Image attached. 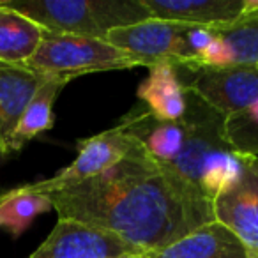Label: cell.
I'll return each mask as SVG.
<instances>
[{
    "instance_id": "cell-8",
    "label": "cell",
    "mask_w": 258,
    "mask_h": 258,
    "mask_svg": "<svg viewBox=\"0 0 258 258\" xmlns=\"http://www.w3.org/2000/svg\"><path fill=\"white\" fill-rule=\"evenodd\" d=\"M147 254L110 232L58 219L55 228L29 258H120Z\"/></svg>"
},
{
    "instance_id": "cell-18",
    "label": "cell",
    "mask_w": 258,
    "mask_h": 258,
    "mask_svg": "<svg viewBox=\"0 0 258 258\" xmlns=\"http://www.w3.org/2000/svg\"><path fill=\"white\" fill-rule=\"evenodd\" d=\"M53 205L48 195L36 193L29 186L4 191L0 195V228L18 239L37 216L51 211Z\"/></svg>"
},
{
    "instance_id": "cell-15",
    "label": "cell",
    "mask_w": 258,
    "mask_h": 258,
    "mask_svg": "<svg viewBox=\"0 0 258 258\" xmlns=\"http://www.w3.org/2000/svg\"><path fill=\"white\" fill-rule=\"evenodd\" d=\"M138 99L161 120H180L186 113V94L175 66L161 60L149 68V76L138 89Z\"/></svg>"
},
{
    "instance_id": "cell-10",
    "label": "cell",
    "mask_w": 258,
    "mask_h": 258,
    "mask_svg": "<svg viewBox=\"0 0 258 258\" xmlns=\"http://www.w3.org/2000/svg\"><path fill=\"white\" fill-rule=\"evenodd\" d=\"M211 29L212 43L191 66H258V0H249L247 11L233 23Z\"/></svg>"
},
{
    "instance_id": "cell-16",
    "label": "cell",
    "mask_w": 258,
    "mask_h": 258,
    "mask_svg": "<svg viewBox=\"0 0 258 258\" xmlns=\"http://www.w3.org/2000/svg\"><path fill=\"white\" fill-rule=\"evenodd\" d=\"M68 83L69 80L60 78V76H46L44 78V82L36 90L30 103L27 104L15 133H13L11 142H9V154L22 151L30 140L53 127L55 99Z\"/></svg>"
},
{
    "instance_id": "cell-13",
    "label": "cell",
    "mask_w": 258,
    "mask_h": 258,
    "mask_svg": "<svg viewBox=\"0 0 258 258\" xmlns=\"http://www.w3.org/2000/svg\"><path fill=\"white\" fill-rule=\"evenodd\" d=\"M44 78L23 66L0 62V156H9L13 133Z\"/></svg>"
},
{
    "instance_id": "cell-19",
    "label": "cell",
    "mask_w": 258,
    "mask_h": 258,
    "mask_svg": "<svg viewBox=\"0 0 258 258\" xmlns=\"http://www.w3.org/2000/svg\"><path fill=\"white\" fill-rule=\"evenodd\" d=\"M225 133L235 152L258 156V101L240 113L226 117Z\"/></svg>"
},
{
    "instance_id": "cell-9",
    "label": "cell",
    "mask_w": 258,
    "mask_h": 258,
    "mask_svg": "<svg viewBox=\"0 0 258 258\" xmlns=\"http://www.w3.org/2000/svg\"><path fill=\"white\" fill-rule=\"evenodd\" d=\"M184 30V23L151 18L124 29L111 30L108 32L106 41L135 58L140 66L151 68L161 60H175Z\"/></svg>"
},
{
    "instance_id": "cell-17",
    "label": "cell",
    "mask_w": 258,
    "mask_h": 258,
    "mask_svg": "<svg viewBox=\"0 0 258 258\" xmlns=\"http://www.w3.org/2000/svg\"><path fill=\"white\" fill-rule=\"evenodd\" d=\"M43 32L32 20L0 4V62L23 66L39 48Z\"/></svg>"
},
{
    "instance_id": "cell-5",
    "label": "cell",
    "mask_w": 258,
    "mask_h": 258,
    "mask_svg": "<svg viewBox=\"0 0 258 258\" xmlns=\"http://www.w3.org/2000/svg\"><path fill=\"white\" fill-rule=\"evenodd\" d=\"M173 66L182 87L225 117L240 113L258 101V66Z\"/></svg>"
},
{
    "instance_id": "cell-11",
    "label": "cell",
    "mask_w": 258,
    "mask_h": 258,
    "mask_svg": "<svg viewBox=\"0 0 258 258\" xmlns=\"http://www.w3.org/2000/svg\"><path fill=\"white\" fill-rule=\"evenodd\" d=\"M118 125L131 135L154 161L163 166L172 165L182 151L186 137L182 118L161 120L154 117L140 101L127 115L122 117Z\"/></svg>"
},
{
    "instance_id": "cell-20",
    "label": "cell",
    "mask_w": 258,
    "mask_h": 258,
    "mask_svg": "<svg viewBox=\"0 0 258 258\" xmlns=\"http://www.w3.org/2000/svg\"><path fill=\"white\" fill-rule=\"evenodd\" d=\"M120 258H147V254H131V256H120Z\"/></svg>"
},
{
    "instance_id": "cell-7",
    "label": "cell",
    "mask_w": 258,
    "mask_h": 258,
    "mask_svg": "<svg viewBox=\"0 0 258 258\" xmlns=\"http://www.w3.org/2000/svg\"><path fill=\"white\" fill-rule=\"evenodd\" d=\"M138 147L140 144L117 124L115 127L103 131L96 137L80 140L76 159L64 170H60L57 175L27 186L36 193L46 195L57 187L82 182L85 179L104 173Z\"/></svg>"
},
{
    "instance_id": "cell-14",
    "label": "cell",
    "mask_w": 258,
    "mask_h": 258,
    "mask_svg": "<svg viewBox=\"0 0 258 258\" xmlns=\"http://www.w3.org/2000/svg\"><path fill=\"white\" fill-rule=\"evenodd\" d=\"M147 258H249L247 251L230 230L209 223L186 237L147 253Z\"/></svg>"
},
{
    "instance_id": "cell-4",
    "label": "cell",
    "mask_w": 258,
    "mask_h": 258,
    "mask_svg": "<svg viewBox=\"0 0 258 258\" xmlns=\"http://www.w3.org/2000/svg\"><path fill=\"white\" fill-rule=\"evenodd\" d=\"M138 62L104 39L69 34L43 32L39 48L23 68L43 76L73 78L89 73L122 71L138 68Z\"/></svg>"
},
{
    "instance_id": "cell-6",
    "label": "cell",
    "mask_w": 258,
    "mask_h": 258,
    "mask_svg": "<svg viewBox=\"0 0 258 258\" xmlns=\"http://www.w3.org/2000/svg\"><path fill=\"white\" fill-rule=\"evenodd\" d=\"M214 221L239 239L247 256L258 258V156H244L237 177L212 200Z\"/></svg>"
},
{
    "instance_id": "cell-2",
    "label": "cell",
    "mask_w": 258,
    "mask_h": 258,
    "mask_svg": "<svg viewBox=\"0 0 258 258\" xmlns=\"http://www.w3.org/2000/svg\"><path fill=\"white\" fill-rule=\"evenodd\" d=\"M184 94V145L175 161L166 168L182 177L212 202L216 195L237 177L242 154L233 151L226 140L225 115L186 87Z\"/></svg>"
},
{
    "instance_id": "cell-1",
    "label": "cell",
    "mask_w": 258,
    "mask_h": 258,
    "mask_svg": "<svg viewBox=\"0 0 258 258\" xmlns=\"http://www.w3.org/2000/svg\"><path fill=\"white\" fill-rule=\"evenodd\" d=\"M46 195L58 219L110 232L144 253L214 223L212 202L142 145L101 175Z\"/></svg>"
},
{
    "instance_id": "cell-21",
    "label": "cell",
    "mask_w": 258,
    "mask_h": 258,
    "mask_svg": "<svg viewBox=\"0 0 258 258\" xmlns=\"http://www.w3.org/2000/svg\"><path fill=\"white\" fill-rule=\"evenodd\" d=\"M2 193H4V191H2V189H0V195H2Z\"/></svg>"
},
{
    "instance_id": "cell-12",
    "label": "cell",
    "mask_w": 258,
    "mask_h": 258,
    "mask_svg": "<svg viewBox=\"0 0 258 258\" xmlns=\"http://www.w3.org/2000/svg\"><path fill=\"white\" fill-rule=\"evenodd\" d=\"M151 18L195 27H223L239 20L249 0H144Z\"/></svg>"
},
{
    "instance_id": "cell-3",
    "label": "cell",
    "mask_w": 258,
    "mask_h": 258,
    "mask_svg": "<svg viewBox=\"0 0 258 258\" xmlns=\"http://www.w3.org/2000/svg\"><path fill=\"white\" fill-rule=\"evenodd\" d=\"M46 32L106 41L108 32L151 20L144 0H6Z\"/></svg>"
}]
</instances>
